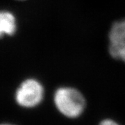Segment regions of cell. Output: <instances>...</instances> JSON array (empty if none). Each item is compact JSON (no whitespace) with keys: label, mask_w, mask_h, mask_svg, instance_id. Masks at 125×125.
Returning <instances> with one entry per match:
<instances>
[{"label":"cell","mask_w":125,"mask_h":125,"mask_svg":"<svg viewBox=\"0 0 125 125\" xmlns=\"http://www.w3.org/2000/svg\"><path fill=\"white\" fill-rule=\"evenodd\" d=\"M54 103L61 114L70 119L81 116L85 108L83 95L76 88L61 87L55 91Z\"/></svg>","instance_id":"6da1fadb"},{"label":"cell","mask_w":125,"mask_h":125,"mask_svg":"<svg viewBox=\"0 0 125 125\" xmlns=\"http://www.w3.org/2000/svg\"><path fill=\"white\" fill-rule=\"evenodd\" d=\"M45 94L43 85L35 79H27L19 85L15 93L14 98L20 106L33 108L42 102Z\"/></svg>","instance_id":"7a4b0ae2"},{"label":"cell","mask_w":125,"mask_h":125,"mask_svg":"<svg viewBox=\"0 0 125 125\" xmlns=\"http://www.w3.org/2000/svg\"><path fill=\"white\" fill-rule=\"evenodd\" d=\"M108 39L111 56L125 62V19L115 22L112 25Z\"/></svg>","instance_id":"3957f363"},{"label":"cell","mask_w":125,"mask_h":125,"mask_svg":"<svg viewBox=\"0 0 125 125\" xmlns=\"http://www.w3.org/2000/svg\"><path fill=\"white\" fill-rule=\"evenodd\" d=\"M17 29L16 19L13 14L4 10L0 14V33L1 36H12Z\"/></svg>","instance_id":"277c9868"},{"label":"cell","mask_w":125,"mask_h":125,"mask_svg":"<svg viewBox=\"0 0 125 125\" xmlns=\"http://www.w3.org/2000/svg\"><path fill=\"white\" fill-rule=\"evenodd\" d=\"M99 125H120L118 124L117 122H115L113 120L111 119H104L102 121H101V122L99 123Z\"/></svg>","instance_id":"5b68a950"},{"label":"cell","mask_w":125,"mask_h":125,"mask_svg":"<svg viewBox=\"0 0 125 125\" xmlns=\"http://www.w3.org/2000/svg\"><path fill=\"white\" fill-rule=\"evenodd\" d=\"M1 125H15L13 124H10V123H4V124H1Z\"/></svg>","instance_id":"8992f818"}]
</instances>
